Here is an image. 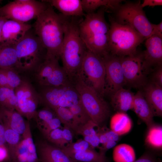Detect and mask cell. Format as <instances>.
Segmentation results:
<instances>
[{"label": "cell", "mask_w": 162, "mask_h": 162, "mask_svg": "<svg viewBox=\"0 0 162 162\" xmlns=\"http://www.w3.org/2000/svg\"><path fill=\"white\" fill-rule=\"evenodd\" d=\"M32 28L15 45L19 73L34 74L46 57V50Z\"/></svg>", "instance_id": "cell-4"}, {"label": "cell", "mask_w": 162, "mask_h": 162, "mask_svg": "<svg viewBox=\"0 0 162 162\" xmlns=\"http://www.w3.org/2000/svg\"><path fill=\"white\" fill-rule=\"evenodd\" d=\"M105 74L103 58L88 50L77 77L81 78L103 97L105 94Z\"/></svg>", "instance_id": "cell-9"}, {"label": "cell", "mask_w": 162, "mask_h": 162, "mask_svg": "<svg viewBox=\"0 0 162 162\" xmlns=\"http://www.w3.org/2000/svg\"><path fill=\"white\" fill-rule=\"evenodd\" d=\"M59 58L46 55L45 61L34 73V77L40 86H43L46 80L52 74Z\"/></svg>", "instance_id": "cell-23"}, {"label": "cell", "mask_w": 162, "mask_h": 162, "mask_svg": "<svg viewBox=\"0 0 162 162\" xmlns=\"http://www.w3.org/2000/svg\"><path fill=\"white\" fill-rule=\"evenodd\" d=\"M116 11V21L130 26L146 39L150 37L153 24L148 19L140 1L126 2Z\"/></svg>", "instance_id": "cell-7"}, {"label": "cell", "mask_w": 162, "mask_h": 162, "mask_svg": "<svg viewBox=\"0 0 162 162\" xmlns=\"http://www.w3.org/2000/svg\"><path fill=\"white\" fill-rule=\"evenodd\" d=\"M8 81V88L14 90L20 84L22 79L19 72L13 68L4 69Z\"/></svg>", "instance_id": "cell-37"}, {"label": "cell", "mask_w": 162, "mask_h": 162, "mask_svg": "<svg viewBox=\"0 0 162 162\" xmlns=\"http://www.w3.org/2000/svg\"><path fill=\"white\" fill-rule=\"evenodd\" d=\"M69 156L76 162H105L107 160L105 154L90 148Z\"/></svg>", "instance_id": "cell-30"}, {"label": "cell", "mask_w": 162, "mask_h": 162, "mask_svg": "<svg viewBox=\"0 0 162 162\" xmlns=\"http://www.w3.org/2000/svg\"><path fill=\"white\" fill-rule=\"evenodd\" d=\"M108 51L118 57L132 56L137 53V47L146 39L130 26L109 18Z\"/></svg>", "instance_id": "cell-5"}, {"label": "cell", "mask_w": 162, "mask_h": 162, "mask_svg": "<svg viewBox=\"0 0 162 162\" xmlns=\"http://www.w3.org/2000/svg\"><path fill=\"white\" fill-rule=\"evenodd\" d=\"M132 110L147 127L154 123V116L141 91L139 90L135 94Z\"/></svg>", "instance_id": "cell-19"}, {"label": "cell", "mask_w": 162, "mask_h": 162, "mask_svg": "<svg viewBox=\"0 0 162 162\" xmlns=\"http://www.w3.org/2000/svg\"><path fill=\"white\" fill-rule=\"evenodd\" d=\"M145 142L146 146L152 149L160 151L162 148V127L153 123L147 127Z\"/></svg>", "instance_id": "cell-27"}, {"label": "cell", "mask_w": 162, "mask_h": 162, "mask_svg": "<svg viewBox=\"0 0 162 162\" xmlns=\"http://www.w3.org/2000/svg\"><path fill=\"white\" fill-rule=\"evenodd\" d=\"M97 12L87 14L79 25L80 35L88 50L103 58L108 54L109 25L101 8Z\"/></svg>", "instance_id": "cell-3"}, {"label": "cell", "mask_w": 162, "mask_h": 162, "mask_svg": "<svg viewBox=\"0 0 162 162\" xmlns=\"http://www.w3.org/2000/svg\"><path fill=\"white\" fill-rule=\"evenodd\" d=\"M132 126L131 119L125 112H117L111 118L110 129L119 136L129 132Z\"/></svg>", "instance_id": "cell-22"}, {"label": "cell", "mask_w": 162, "mask_h": 162, "mask_svg": "<svg viewBox=\"0 0 162 162\" xmlns=\"http://www.w3.org/2000/svg\"><path fill=\"white\" fill-rule=\"evenodd\" d=\"M68 108L76 118L80 126L85 124L91 120L80 100Z\"/></svg>", "instance_id": "cell-33"}, {"label": "cell", "mask_w": 162, "mask_h": 162, "mask_svg": "<svg viewBox=\"0 0 162 162\" xmlns=\"http://www.w3.org/2000/svg\"><path fill=\"white\" fill-rule=\"evenodd\" d=\"M157 162H161V161L160 160V161H158Z\"/></svg>", "instance_id": "cell-52"}, {"label": "cell", "mask_w": 162, "mask_h": 162, "mask_svg": "<svg viewBox=\"0 0 162 162\" xmlns=\"http://www.w3.org/2000/svg\"><path fill=\"white\" fill-rule=\"evenodd\" d=\"M142 91L154 116H162V87L151 81L143 86Z\"/></svg>", "instance_id": "cell-17"}, {"label": "cell", "mask_w": 162, "mask_h": 162, "mask_svg": "<svg viewBox=\"0 0 162 162\" xmlns=\"http://www.w3.org/2000/svg\"><path fill=\"white\" fill-rule=\"evenodd\" d=\"M17 100L14 90L0 87V107L16 110Z\"/></svg>", "instance_id": "cell-31"}, {"label": "cell", "mask_w": 162, "mask_h": 162, "mask_svg": "<svg viewBox=\"0 0 162 162\" xmlns=\"http://www.w3.org/2000/svg\"><path fill=\"white\" fill-rule=\"evenodd\" d=\"M14 151L10 155L12 162H39L38 156L33 155L26 140L22 137Z\"/></svg>", "instance_id": "cell-24"}, {"label": "cell", "mask_w": 162, "mask_h": 162, "mask_svg": "<svg viewBox=\"0 0 162 162\" xmlns=\"http://www.w3.org/2000/svg\"><path fill=\"white\" fill-rule=\"evenodd\" d=\"M96 127L98 128L97 125L91 120L85 124L80 126L75 133L83 137L96 135L97 134L94 128Z\"/></svg>", "instance_id": "cell-39"}, {"label": "cell", "mask_w": 162, "mask_h": 162, "mask_svg": "<svg viewBox=\"0 0 162 162\" xmlns=\"http://www.w3.org/2000/svg\"><path fill=\"white\" fill-rule=\"evenodd\" d=\"M146 50L142 53L145 66L149 71L153 66H162V38L152 35L146 39Z\"/></svg>", "instance_id": "cell-15"}, {"label": "cell", "mask_w": 162, "mask_h": 162, "mask_svg": "<svg viewBox=\"0 0 162 162\" xmlns=\"http://www.w3.org/2000/svg\"><path fill=\"white\" fill-rule=\"evenodd\" d=\"M46 138L49 142L61 149L66 145L63 137L62 129L60 128L52 131Z\"/></svg>", "instance_id": "cell-38"}, {"label": "cell", "mask_w": 162, "mask_h": 162, "mask_svg": "<svg viewBox=\"0 0 162 162\" xmlns=\"http://www.w3.org/2000/svg\"><path fill=\"white\" fill-rule=\"evenodd\" d=\"M8 20L3 17H0V40L3 26L5 22Z\"/></svg>", "instance_id": "cell-51"}, {"label": "cell", "mask_w": 162, "mask_h": 162, "mask_svg": "<svg viewBox=\"0 0 162 162\" xmlns=\"http://www.w3.org/2000/svg\"><path fill=\"white\" fill-rule=\"evenodd\" d=\"M98 128L100 144H103L109 141L117 142L119 139L120 136L105 126Z\"/></svg>", "instance_id": "cell-36"}, {"label": "cell", "mask_w": 162, "mask_h": 162, "mask_svg": "<svg viewBox=\"0 0 162 162\" xmlns=\"http://www.w3.org/2000/svg\"><path fill=\"white\" fill-rule=\"evenodd\" d=\"M39 93L41 103L52 110L59 107L69 108L80 100L72 83L59 86H41Z\"/></svg>", "instance_id": "cell-10"}, {"label": "cell", "mask_w": 162, "mask_h": 162, "mask_svg": "<svg viewBox=\"0 0 162 162\" xmlns=\"http://www.w3.org/2000/svg\"><path fill=\"white\" fill-rule=\"evenodd\" d=\"M76 17H68L67 19L60 56L63 67L72 83L79 74L88 50L79 33V25L80 21Z\"/></svg>", "instance_id": "cell-2"}, {"label": "cell", "mask_w": 162, "mask_h": 162, "mask_svg": "<svg viewBox=\"0 0 162 162\" xmlns=\"http://www.w3.org/2000/svg\"><path fill=\"white\" fill-rule=\"evenodd\" d=\"M162 5V0H144L142 4H141V6L143 8L147 6L154 7Z\"/></svg>", "instance_id": "cell-48"}, {"label": "cell", "mask_w": 162, "mask_h": 162, "mask_svg": "<svg viewBox=\"0 0 162 162\" xmlns=\"http://www.w3.org/2000/svg\"><path fill=\"white\" fill-rule=\"evenodd\" d=\"M73 84L91 119L98 128L105 126V123L110 116V110L103 96L80 77L75 79Z\"/></svg>", "instance_id": "cell-6"}, {"label": "cell", "mask_w": 162, "mask_h": 162, "mask_svg": "<svg viewBox=\"0 0 162 162\" xmlns=\"http://www.w3.org/2000/svg\"><path fill=\"white\" fill-rule=\"evenodd\" d=\"M1 2V0H0V3Z\"/></svg>", "instance_id": "cell-54"}, {"label": "cell", "mask_w": 162, "mask_h": 162, "mask_svg": "<svg viewBox=\"0 0 162 162\" xmlns=\"http://www.w3.org/2000/svg\"><path fill=\"white\" fill-rule=\"evenodd\" d=\"M155 35L162 38V22L158 24H153L150 36Z\"/></svg>", "instance_id": "cell-47"}, {"label": "cell", "mask_w": 162, "mask_h": 162, "mask_svg": "<svg viewBox=\"0 0 162 162\" xmlns=\"http://www.w3.org/2000/svg\"><path fill=\"white\" fill-rule=\"evenodd\" d=\"M32 27L30 24L7 20L2 28L0 44L15 46Z\"/></svg>", "instance_id": "cell-14"}, {"label": "cell", "mask_w": 162, "mask_h": 162, "mask_svg": "<svg viewBox=\"0 0 162 162\" xmlns=\"http://www.w3.org/2000/svg\"><path fill=\"white\" fill-rule=\"evenodd\" d=\"M0 87L8 88L6 75L4 69H0Z\"/></svg>", "instance_id": "cell-49"}, {"label": "cell", "mask_w": 162, "mask_h": 162, "mask_svg": "<svg viewBox=\"0 0 162 162\" xmlns=\"http://www.w3.org/2000/svg\"><path fill=\"white\" fill-rule=\"evenodd\" d=\"M116 144V142L109 141L102 144L101 146L99 147V151L100 153L105 154L106 152L109 149L114 147Z\"/></svg>", "instance_id": "cell-46"}, {"label": "cell", "mask_w": 162, "mask_h": 162, "mask_svg": "<svg viewBox=\"0 0 162 162\" xmlns=\"http://www.w3.org/2000/svg\"><path fill=\"white\" fill-rule=\"evenodd\" d=\"M36 146L39 162H76L61 148L46 141H40Z\"/></svg>", "instance_id": "cell-16"}, {"label": "cell", "mask_w": 162, "mask_h": 162, "mask_svg": "<svg viewBox=\"0 0 162 162\" xmlns=\"http://www.w3.org/2000/svg\"><path fill=\"white\" fill-rule=\"evenodd\" d=\"M61 124L60 120L56 116L49 122L40 130L46 138L52 131L59 128Z\"/></svg>", "instance_id": "cell-40"}, {"label": "cell", "mask_w": 162, "mask_h": 162, "mask_svg": "<svg viewBox=\"0 0 162 162\" xmlns=\"http://www.w3.org/2000/svg\"><path fill=\"white\" fill-rule=\"evenodd\" d=\"M57 117L64 126L76 133L80 125L73 113L68 108L59 107L53 110Z\"/></svg>", "instance_id": "cell-29"}, {"label": "cell", "mask_w": 162, "mask_h": 162, "mask_svg": "<svg viewBox=\"0 0 162 162\" xmlns=\"http://www.w3.org/2000/svg\"><path fill=\"white\" fill-rule=\"evenodd\" d=\"M158 161L151 154L146 153L134 162H157Z\"/></svg>", "instance_id": "cell-45"}, {"label": "cell", "mask_w": 162, "mask_h": 162, "mask_svg": "<svg viewBox=\"0 0 162 162\" xmlns=\"http://www.w3.org/2000/svg\"><path fill=\"white\" fill-rule=\"evenodd\" d=\"M90 148L88 143L84 140L80 139L68 144L62 148L68 156L86 150Z\"/></svg>", "instance_id": "cell-35"}, {"label": "cell", "mask_w": 162, "mask_h": 162, "mask_svg": "<svg viewBox=\"0 0 162 162\" xmlns=\"http://www.w3.org/2000/svg\"><path fill=\"white\" fill-rule=\"evenodd\" d=\"M83 138V140L88 143L90 148L94 149L99 147L100 142L98 134L93 135L84 136Z\"/></svg>", "instance_id": "cell-42"}, {"label": "cell", "mask_w": 162, "mask_h": 162, "mask_svg": "<svg viewBox=\"0 0 162 162\" xmlns=\"http://www.w3.org/2000/svg\"><path fill=\"white\" fill-rule=\"evenodd\" d=\"M151 81L162 87V66L155 68L152 74Z\"/></svg>", "instance_id": "cell-41"}, {"label": "cell", "mask_w": 162, "mask_h": 162, "mask_svg": "<svg viewBox=\"0 0 162 162\" xmlns=\"http://www.w3.org/2000/svg\"><path fill=\"white\" fill-rule=\"evenodd\" d=\"M48 5L44 0H15L0 8V17L26 23L36 19Z\"/></svg>", "instance_id": "cell-8"}, {"label": "cell", "mask_w": 162, "mask_h": 162, "mask_svg": "<svg viewBox=\"0 0 162 162\" xmlns=\"http://www.w3.org/2000/svg\"><path fill=\"white\" fill-rule=\"evenodd\" d=\"M83 11L87 14L95 12L99 8H104L112 10H116L123 1L122 0H82Z\"/></svg>", "instance_id": "cell-26"}, {"label": "cell", "mask_w": 162, "mask_h": 162, "mask_svg": "<svg viewBox=\"0 0 162 162\" xmlns=\"http://www.w3.org/2000/svg\"><path fill=\"white\" fill-rule=\"evenodd\" d=\"M0 117L3 123L13 130L22 135L26 128L23 116L16 110L0 107Z\"/></svg>", "instance_id": "cell-21"}, {"label": "cell", "mask_w": 162, "mask_h": 162, "mask_svg": "<svg viewBox=\"0 0 162 162\" xmlns=\"http://www.w3.org/2000/svg\"><path fill=\"white\" fill-rule=\"evenodd\" d=\"M102 58L105 68V94L111 95L126 84L119 57L108 53Z\"/></svg>", "instance_id": "cell-13"}, {"label": "cell", "mask_w": 162, "mask_h": 162, "mask_svg": "<svg viewBox=\"0 0 162 162\" xmlns=\"http://www.w3.org/2000/svg\"><path fill=\"white\" fill-rule=\"evenodd\" d=\"M17 63L15 46L0 44V69L13 68L16 70Z\"/></svg>", "instance_id": "cell-25"}, {"label": "cell", "mask_w": 162, "mask_h": 162, "mask_svg": "<svg viewBox=\"0 0 162 162\" xmlns=\"http://www.w3.org/2000/svg\"><path fill=\"white\" fill-rule=\"evenodd\" d=\"M135 94L130 91L122 88L111 95V104L117 112H126L132 110Z\"/></svg>", "instance_id": "cell-20"}, {"label": "cell", "mask_w": 162, "mask_h": 162, "mask_svg": "<svg viewBox=\"0 0 162 162\" xmlns=\"http://www.w3.org/2000/svg\"><path fill=\"white\" fill-rule=\"evenodd\" d=\"M3 124L5 128V140L10 155L14 151L20 141V135L8 125L4 123Z\"/></svg>", "instance_id": "cell-32"}, {"label": "cell", "mask_w": 162, "mask_h": 162, "mask_svg": "<svg viewBox=\"0 0 162 162\" xmlns=\"http://www.w3.org/2000/svg\"><path fill=\"white\" fill-rule=\"evenodd\" d=\"M5 128L3 122L0 117V146H6L4 138Z\"/></svg>", "instance_id": "cell-50"}, {"label": "cell", "mask_w": 162, "mask_h": 162, "mask_svg": "<svg viewBox=\"0 0 162 162\" xmlns=\"http://www.w3.org/2000/svg\"><path fill=\"white\" fill-rule=\"evenodd\" d=\"M54 7L63 16L68 17H78L84 15L80 0H44Z\"/></svg>", "instance_id": "cell-18"}, {"label": "cell", "mask_w": 162, "mask_h": 162, "mask_svg": "<svg viewBox=\"0 0 162 162\" xmlns=\"http://www.w3.org/2000/svg\"><path fill=\"white\" fill-rule=\"evenodd\" d=\"M62 135L66 145L72 142L73 137V131L68 128L64 126Z\"/></svg>", "instance_id": "cell-44"}, {"label": "cell", "mask_w": 162, "mask_h": 162, "mask_svg": "<svg viewBox=\"0 0 162 162\" xmlns=\"http://www.w3.org/2000/svg\"><path fill=\"white\" fill-rule=\"evenodd\" d=\"M119 58L126 84L135 87H143L147 83L146 76L148 72L142 53Z\"/></svg>", "instance_id": "cell-12"}, {"label": "cell", "mask_w": 162, "mask_h": 162, "mask_svg": "<svg viewBox=\"0 0 162 162\" xmlns=\"http://www.w3.org/2000/svg\"><path fill=\"white\" fill-rule=\"evenodd\" d=\"M14 91L17 100L16 110L29 121L34 118L37 109L41 103L40 97L28 79L22 78L20 85Z\"/></svg>", "instance_id": "cell-11"}, {"label": "cell", "mask_w": 162, "mask_h": 162, "mask_svg": "<svg viewBox=\"0 0 162 162\" xmlns=\"http://www.w3.org/2000/svg\"><path fill=\"white\" fill-rule=\"evenodd\" d=\"M0 162H12L6 146H0Z\"/></svg>", "instance_id": "cell-43"}, {"label": "cell", "mask_w": 162, "mask_h": 162, "mask_svg": "<svg viewBox=\"0 0 162 162\" xmlns=\"http://www.w3.org/2000/svg\"><path fill=\"white\" fill-rule=\"evenodd\" d=\"M56 116L54 111L46 107L37 111L34 118L38 128L40 130L49 122Z\"/></svg>", "instance_id": "cell-34"}, {"label": "cell", "mask_w": 162, "mask_h": 162, "mask_svg": "<svg viewBox=\"0 0 162 162\" xmlns=\"http://www.w3.org/2000/svg\"><path fill=\"white\" fill-rule=\"evenodd\" d=\"M112 158L115 162H134L136 158L133 147L125 143L121 144L114 147Z\"/></svg>", "instance_id": "cell-28"}, {"label": "cell", "mask_w": 162, "mask_h": 162, "mask_svg": "<svg viewBox=\"0 0 162 162\" xmlns=\"http://www.w3.org/2000/svg\"><path fill=\"white\" fill-rule=\"evenodd\" d=\"M68 17L56 13L49 4L36 19L33 29L47 50V55L58 58Z\"/></svg>", "instance_id": "cell-1"}, {"label": "cell", "mask_w": 162, "mask_h": 162, "mask_svg": "<svg viewBox=\"0 0 162 162\" xmlns=\"http://www.w3.org/2000/svg\"><path fill=\"white\" fill-rule=\"evenodd\" d=\"M105 162H108L107 160H106V161H105Z\"/></svg>", "instance_id": "cell-53"}]
</instances>
